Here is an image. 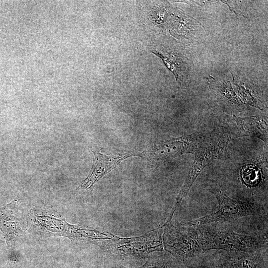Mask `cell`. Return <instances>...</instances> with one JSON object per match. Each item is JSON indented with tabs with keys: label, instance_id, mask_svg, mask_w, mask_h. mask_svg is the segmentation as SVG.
Returning a JSON list of instances; mask_svg holds the SVG:
<instances>
[{
	"label": "cell",
	"instance_id": "6da1fadb",
	"mask_svg": "<svg viewBox=\"0 0 268 268\" xmlns=\"http://www.w3.org/2000/svg\"><path fill=\"white\" fill-rule=\"evenodd\" d=\"M197 227L203 253L210 250L257 253L267 249V239L263 236L238 233L209 224Z\"/></svg>",
	"mask_w": 268,
	"mask_h": 268
},
{
	"label": "cell",
	"instance_id": "7a4b0ae2",
	"mask_svg": "<svg viewBox=\"0 0 268 268\" xmlns=\"http://www.w3.org/2000/svg\"><path fill=\"white\" fill-rule=\"evenodd\" d=\"M163 247L181 265L203 254L197 227L167 221L163 225Z\"/></svg>",
	"mask_w": 268,
	"mask_h": 268
},
{
	"label": "cell",
	"instance_id": "3957f363",
	"mask_svg": "<svg viewBox=\"0 0 268 268\" xmlns=\"http://www.w3.org/2000/svg\"><path fill=\"white\" fill-rule=\"evenodd\" d=\"M210 192L217 200V207L210 213L186 222V224L198 227L217 222L235 220L244 216L262 215L265 212L264 206L258 202L233 199L221 190L211 189Z\"/></svg>",
	"mask_w": 268,
	"mask_h": 268
},
{
	"label": "cell",
	"instance_id": "277c9868",
	"mask_svg": "<svg viewBox=\"0 0 268 268\" xmlns=\"http://www.w3.org/2000/svg\"><path fill=\"white\" fill-rule=\"evenodd\" d=\"M198 148L195 151V161L176 198L174 208L169 216L170 218H172L174 212L182 201L187 196L192 185L202 169L211 160L221 157L224 154L222 146L213 137L206 143V145L204 144Z\"/></svg>",
	"mask_w": 268,
	"mask_h": 268
},
{
	"label": "cell",
	"instance_id": "5b68a950",
	"mask_svg": "<svg viewBox=\"0 0 268 268\" xmlns=\"http://www.w3.org/2000/svg\"><path fill=\"white\" fill-rule=\"evenodd\" d=\"M163 225L146 234L136 237L120 238L117 249L123 254L137 257H145L154 252L163 251Z\"/></svg>",
	"mask_w": 268,
	"mask_h": 268
},
{
	"label": "cell",
	"instance_id": "8992f818",
	"mask_svg": "<svg viewBox=\"0 0 268 268\" xmlns=\"http://www.w3.org/2000/svg\"><path fill=\"white\" fill-rule=\"evenodd\" d=\"M19 199L16 198L3 206L0 211V230L5 239L8 258L12 262L16 260L15 243L22 233L24 224L22 215L17 209Z\"/></svg>",
	"mask_w": 268,
	"mask_h": 268
},
{
	"label": "cell",
	"instance_id": "52a82bcc",
	"mask_svg": "<svg viewBox=\"0 0 268 268\" xmlns=\"http://www.w3.org/2000/svg\"><path fill=\"white\" fill-rule=\"evenodd\" d=\"M94 154L92 168L88 176L80 184L77 190H89L104 176L124 159L132 156H140L139 154L129 152L117 156H108L99 151H93Z\"/></svg>",
	"mask_w": 268,
	"mask_h": 268
},
{
	"label": "cell",
	"instance_id": "ba28073f",
	"mask_svg": "<svg viewBox=\"0 0 268 268\" xmlns=\"http://www.w3.org/2000/svg\"><path fill=\"white\" fill-rule=\"evenodd\" d=\"M214 259L220 268H268L262 252H226Z\"/></svg>",
	"mask_w": 268,
	"mask_h": 268
},
{
	"label": "cell",
	"instance_id": "9c48e42d",
	"mask_svg": "<svg viewBox=\"0 0 268 268\" xmlns=\"http://www.w3.org/2000/svg\"><path fill=\"white\" fill-rule=\"evenodd\" d=\"M197 139L194 134L172 139L155 150L154 157L159 160L175 157L184 153H193L199 147Z\"/></svg>",
	"mask_w": 268,
	"mask_h": 268
},
{
	"label": "cell",
	"instance_id": "30bf717a",
	"mask_svg": "<svg viewBox=\"0 0 268 268\" xmlns=\"http://www.w3.org/2000/svg\"><path fill=\"white\" fill-rule=\"evenodd\" d=\"M236 121L243 132L253 134L263 140H266L267 127L265 122L259 117L237 118Z\"/></svg>",
	"mask_w": 268,
	"mask_h": 268
},
{
	"label": "cell",
	"instance_id": "8fae6325",
	"mask_svg": "<svg viewBox=\"0 0 268 268\" xmlns=\"http://www.w3.org/2000/svg\"><path fill=\"white\" fill-rule=\"evenodd\" d=\"M244 183L248 186L254 187L260 182L261 175L257 167L253 165H245L240 171Z\"/></svg>",
	"mask_w": 268,
	"mask_h": 268
},
{
	"label": "cell",
	"instance_id": "7c38bea8",
	"mask_svg": "<svg viewBox=\"0 0 268 268\" xmlns=\"http://www.w3.org/2000/svg\"><path fill=\"white\" fill-rule=\"evenodd\" d=\"M137 268H181V265L174 259L159 257L150 259Z\"/></svg>",
	"mask_w": 268,
	"mask_h": 268
},
{
	"label": "cell",
	"instance_id": "4fadbf2b",
	"mask_svg": "<svg viewBox=\"0 0 268 268\" xmlns=\"http://www.w3.org/2000/svg\"><path fill=\"white\" fill-rule=\"evenodd\" d=\"M181 268H220L213 258L202 257V255L187 263L181 265Z\"/></svg>",
	"mask_w": 268,
	"mask_h": 268
},
{
	"label": "cell",
	"instance_id": "5bb4252c",
	"mask_svg": "<svg viewBox=\"0 0 268 268\" xmlns=\"http://www.w3.org/2000/svg\"><path fill=\"white\" fill-rule=\"evenodd\" d=\"M152 52L162 59L168 68L174 73L177 80H180L177 71L179 65L174 58V56L163 52H159L158 51H152Z\"/></svg>",
	"mask_w": 268,
	"mask_h": 268
},
{
	"label": "cell",
	"instance_id": "9a60e30c",
	"mask_svg": "<svg viewBox=\"0 0 268 268\" xmlns=\"http://www.w3.org/2000/svg\"><path fill=\"white\" fill-rule=\"evenodd\" d=\"M2 209H3V207H0V211H1Z\"/></svg>",
	"mask_w": 268,
	"mask_h": 268
}]
</instances>
